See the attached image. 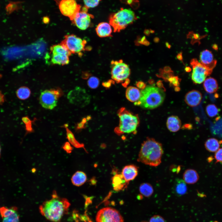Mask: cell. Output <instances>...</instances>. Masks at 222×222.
I'll use <instances>...</instances> for the list:
<instances>
[{
    "label": "cell",
    "instance_id": "obj_1",
    "mask_svg": "<svg viewBox=\"0 0 222 222\" xmlns=\"http://www.w3.org/2000/svg\"><path fill=\"white\" fill-rule=\"evenodd\" d=\"M70 203L66 198L59 196L54 191L51 198L43 203L39 207L41 214L53 222H59L68 212Z\"/></svg>",
    "mask_w": 222,
    "mask_h": 222
},
{
    "label": "cell",
    "instance_id": "obj_2",
    "mask_svg": "<svg viewBox=\"0 0 222 222\" xmlns=\"http://www.w3.org/2000/svg\"><path fill=\"white\" fill-rule=\"evenodd\" d=\"M163 153L162 144L153 138H148L142 144L137 161L146 165L156 167L161 163Z\"/></svg>",
    "mask_w": 222,
    "mask_h": 222
},
{
    "label": "cell",
    "instance_id": "obj_3",
    "mask_svg": "<svg viewBox=\"0 0 222 222\" xmlns=\"http://www.w3.org/2000/svg\"><path fill=\"white\" fill-rule=\"evenodd\" d=\"M165 97V93L162 89L148 86L142 90L140 98L134 104L144 109H154L162 104Z\"/></svg>",
    "mask_w": 222,
    "mask_h": 222
},
{
    "label": "cell",
    "instance_id": "obj_4",
    "mask_svg": "<svg viewBox=\"0 0 222 222\" xmlns=\"http://www.w3.org/2000/svg\"><path fill=\"white\" fill-rule=\"evenodd\" d=\"M117 114L119 123L115 130V133L119 135L136 133L140 121L138 116L124 108H121Z\"/></svg>",
    "mask_w": 222,
    "mask_h": 222
},
{
    "label": "cell",
    "instance_id": "obj_5",
    "mask_svg": "<svg viewBox=\"0 0 222 222\" xmlns=\"http://www.w3.org/2000/svg\"><path fill=\"white\" fill-rule=\"evenodd\" d=\"M137 19V17L133 11L121 8L117 12L111 14L109 17V22L114 32H119L133 23Z\"/></svg>",
    "mask_w": 222,
    "mask_h": 222
},
{
    "label": "cell",
    "instance_id": "obj_6",
    "mask_svg": "<svg viewBox=\"0 0 222 222\" xmlns=\"http://www.w3.org/2000/svg\"><path fill=\"white\" fill-rule=\"evenodd\" d=\"M111 73L112 78L117 83H124L126 85L129 82L128 78L130 74L129 66L121 60L111 62Z\"/></svg>",
    "mask_w": 222,
    "mask_h": 222
},
{
    "label": "cell",
    "instance_id": "obj_7",
    "mask_svg": "<svg viewBox=\"0 0 222 222\" xmlns=\"http://www.w3.org/2000/svg\"><path fill=\"white\" fill-rule=\"evenodd\" d=\"M87 42L86 40L73 34L67 35L61 43L64 45L71 53L77 54L79 56L83 55L85 51Z\"/></svg>",
    "mask_w": 222,
    "mask_h": 222
},
{
    "label": "cell",
    "instance_id": "obj_8",
    "mask_svg": "<svg viewBox=\"0 0 222 222\" xmlns=\"http://www.w3.org/2000/svg\"><path fill=\"white\" fill-rule=\"evenodd\" d=\"M51 61L52 64L64 65L68 64L72 54L62 44H56L50 48Z\"/></svg>",
    "mask_w": 222,
    "mask_h": 222
},
{
    "label": "cell",
    "instance_id": "obj_9",
    "mask_svg": "<svg viewBox=\"0 0 222 222\" xmlns=\"http://www.w3.org/2000/svg\"><path fill=\"white\" fill-rule=\"evenodd\" d=\"M62 93L59 89H47L42 92L39 102L42 107L47 109L52 110L57 105L58 101Z\"/></svg>",
    "mask_w": 222,
    "mask_h": 222
},
{
    "label": "cell",
    "instance_id": "obj_10",
    "mask_svg": "<svg viewBox=\"0 0 222 222\" xmlns=\"http://www.w3.org/2000/svg\"><path fill=\"white\" fill-rule=\"evenodd\" d=\"M67 97L70 103L81 108L88 105L90 101V97L85 90L78 87L70 91Z\"/></svg>",
    "mask_w": 222,
    "mask_h": 222
},
{
    "label": "cell",
    "instance_id": "obj_11",
    "mask_svg": "<svg viewBox=\"0 0 222 222\" xmlns=\"http://www.w3.org/2000/svg\"><path fill=\"white\" fill-rule=\"evenodd\" d=\"M190 63L193 69L191 79L195 84H200L203 82L207 76H209L212 71V70L199 62L196 59H192Z\"/></svg>",
    "mask_w": 222,
    "mask_h": 222
},
{
    "label": "cell",
    "instance_id": "obj_12",
    "mask_svg": "<svg viewBox=\"0 0 222 222\" xmlns=\"http://www.w3.org/2000/svg\"><path fill=\"white\" fill-rule=\"evenodd\" d=\"M96 222H124L119 212L110 208H103L99 211L96 216Z\"/></svg>",
    "mask_w": 222,
    "mask_h": 222
},
{
    "label": "cell",
    "instance_id": "obj_13",
    "mask_svg": "<svg viewBox=\"0 0 222 222\" xmlns=\"http://www.w3.org/2000/svg\"><path fill=\"white\" fill-rule=\"evenodd\" d=\"M56 2L61 14L70 20L81 9L80 5L75 0H59Z\"/></svg>",
    "mask_w": 222,
    "mask_h": 222
},
{
    "label": "cell",
    "instance_id": "obj_14",
    "mask_svg": "<svg viewBox=\"0 0 222 222\" xmlns=\"http://www.w3.org/2000/svg\"><path fill=\"white\" fill-rule=\"evenodd\" d=\"M88 8L83 7L71 20L72 23L79 29L85 30L91 24V19L93 16L88 13Z\"/></svg>",
    "mask_w": 222,
    "mask_h": 222
},
{
    "label": "cell",
    "instance_id": "obj_15",
    "mask_svg": "<svg viewBox=\"0 0 222 222\" xmlns=\"http://www.w3.org/2000/svg\"><path fill=\"white\" fill-rule=\"evenodd\" d=\"M200 60L202 64L212 70L215 67L217 63L212 52L208 50H204L201 52Z\"/></svg>",
    "mask_w": 222,
    "mask_h": 222
},
{
    "label": "cell",
    "instance_id": "obj_16",
    "mask_svg": "<svg viewBox=\"0 0 222 222\" xmlns=\"http://www.w3.org/2000/svg\"><path fill=\"white\" fill-rule=\"evenodd\" d=\"M201 93L196 90H192L188 92L185 95V101L189 106L195 107L200 103L202 99Z\"/></svg>",
    "mask_w": 222,
    "mask_h": 222
},
{
    "label": "cell",
    "instance_id": "obj_17",
    "mask_svg": "<svg viewBox=\"0 0 222 222\" xmlns=\"http://www.w3.org/2000/svg\"><path fill=\"white\" fill-rule=\"evenodd\" d=\"M138 168L134 165H129L125 166L123 168L121 174L126 181L129 183L134 180L137 176Z\"/></svg>",
    "mask_w": 222,
    "mask_h": 222
},
{
    "label": "cell",
    "instance_id": "obj_18",
    "mask_svg": "<svg viewBox=\"0 0 222 222\" xmlns=\"http://www.w3.org/2000/svg\"><path fill=\"white\" fill-rule=\"evenodd\" d=\"M128 183L121 173L116 174L112 178L113 189L116 191H120L125 189L127 187Z\"/></svg>",
    "mask_w": 222,
    "mask_h": 222
},
{
    "label": "cell",
    "instance_id": "obj_19",
    "mask_svg": "<svg viewBox=\"0 0 222 222\" xmlns=\"http://www.w3.org/2000/svg\"><path fill=\"white\" fill-rule=\"evenodd\" d=\"M96 31L98 36L101 38L110 37L112 36V27L107 22L100 23L96 28Z\"/></svg>",
    "mask_w": 222,
    "mask_h": 222
},
{
    "label": "cell",
    "instance_id": "obj_20",
    "mask_svg": "<svg viewBox=\"0 0 222 222\" xmlns=\"http://www.w3.org/2000/svg\"><path fill=\"white\" fill-rule=\"evenodd\" d=\"M199 178V175L195 170L188 169L184 172L183 179L188 184H193L196 183Z\"/></svg>",
    "mask_w": 222,
    "mask_h": 222
},
{
    "label": "cell",
    "instance_id": "obj_21",
    "mask_svg": "<svg viewBox=\"0 0 222 222\" xmlns=\"http://www.w3.org/2000/svg\"><path fill=\"white\" fill-rule=\"evenodd\" d=\"M173 190L174 192L178 196H181L185 194L187 192L186 183L183 179H177L174 183Z\"/></svg>",
    "mask_w": 222,
    "mask_h": 222
},
{
    "label": "cell",
    "instance_id": "obj_22",
    "mask_svg": "<svg viewBox=\"0 0 222 222\" xmlns=\"http://www.w3.org/2000/svg\"><path fill=\"white\" fill-rule=\"evenodd\" d=\"M166 124L168 129L170 131L176 132L180 129L181 123L178 117L171 116L168 118Z\"/></svg>",
    "mask_w": 222,
    "mask_h": 222
},
{
    "label": "cell",
    "instance_id": "obj_23",
    "mask_svg": "<svg viewBox=\"0 0 222 222\" xmlns=\"http://www.w3.org/2000/svg\"><path fill=\"white\" fill-rule=\"evenodd\" d=\"M141 92L136 87L133 86L128 87L126 90L125 96L130 101L134 103L138 101L140 97Z\"/></svg>",
    "mask_w": 222,
    "mask_h": 222
},
{
    "label": "cell",
    "instance_id": "obj_24",
    "mask_svg": "<svg viewBox=\"0 0 222 222\" xmlns=\"http://www.w3.org/2000/svg\"><path fill=\"white\" fill-rule=\"evenodd\" d=\"M203 86L205 91L209 93L216 92L218 89L217 81L214 78L209 77L204 80Z\"/></svg>",
    "mask_w": 222,
    "mask_h": 222
},
{
    "label": "cell",
    "instance_id": "obj_25",
    "mask_svg": "<svg viewBox=\"0 0 222 222\" xmlns=\"http://www.w3.org/2000/svg\"><path fill=\"white\" fill-rule=\"evenodd\" d=\"M87 179V175L84 172L77 171L72 176L71 181L73 184L79 187L84 184Z\"/></svg>",
    "mask_w": 222,
    "mask_h": 222
},
{
    "label": "cell",
    "instance_id": "obj_26",
    "mask_svg": "<svg viewBox=\"0 0 222 222\" xmlns=\"http://www.w3.org/2000/svg\"><path fill=\"white\" fill-rule=\"evenodd\" d=\"M67 124H65L63 125L66 131L67 138L69 142L73 146L76 148H83L86 152L84 147V145L83 143L79 142L76 139L74 135L71 130L68 127Z\"/></svg>",
    "mask_w": 222,
    "mask_h": 222
},
{
    "label": "cell",
    "instance_id": "obj_27",
    "mask_svg": "<svg viewBox=\"0 0 222 222\" xmlns=\"http://www.w3.org/2000/svg\"><path fill=\"white\" fill-rule=\"evenodd\" d=\"M220 146V142L215 138H210L205 143L206 149L210 152H216L219 149Z\"/></svg>",
    "mask_w": 222,
    "mask_h": 222
},
{
    "label": "cell",
    "instance_id": "obj_28",
    "mask_svg": "<svg viewBox=\"0 0 222 222\" xmlns=\"http://www.w3.org/2000/svg\"><path fill=\"white\" fill-rule=\"evenodd\" d=\"M139 190L141 194L146 197L151 196L154 192L152 186L150 183H147L141 184L139 187Z\"/></svg>",
    "mask_w": 222,
    "mask_h": 222
},
{
    "label": "cell",
    "instance_id": "obj_29",
    "mask_svg": "<svg viewBox=\"0 0 222 222\" xmlns=\"http://www.w3.org/2000/svg\"><path fill=\"white\" fill-rule=\"evenodd\" d=\"M29 88L26 86H22L18 88L16 92L17 97L19 99L24 100L28 98L31 95Z\"/></svg>",
    "mask_w": 222,
    "mask_h": 222
},
{
    "label": "cell",
    "instance_id": "obj_30",
    "mask_svg": "<svg viewBox=\"0 0 222 222\" xmlns=\"http://www.w3.org/2000/svg\"><path fill=\"white\" fill-rule=\"evenodd\" d=\"M15 207L8 208L5 207H0V214L2 218L7 217L17 211Z\"/></svg>",
    "mask_w": 222,
    "mask_h": 222
},
{
    "label": "cell",
    "instance_id": "obj_31",
    "mask_svg": "<svg viewBox=\"0 0 222 222\" xmlns=\"http://www.w3.org/2000/svg\"><path fill=\"white\" fill-rule=\"evenodd\" d=\"M206 110L208 115L210 117H213L216 116L219 112L218 109L213 104H210L207 105L206 108Z\"/></svg>",
    "mask_w": 222,
    "mask_h": 222
},
{
    "label": "cell",
    "instance_id": "obj_32",
    "mask_svg": "<svg viewBox=\"0 0 222 222\" xmlns=\"http://www.w3.org/2000/svg\"><path fill=\"white\" fill-rule=\"evenodd\" d=\"M20 2H12L8 4L6 7L7 14H10L14 11L18 10L20 7Z\"/></svg>",
    "mask_w": 222,
    "mask_h": 222
},
{
    "label": "cell",
    "instance_id": "obj_33",
    "mask_svg": "<svg viewBox=\"0 0 222 222\" xmlns=\"http://www.w3.org/2000/svg\"><path fill=\"white\" fill-rule=\"evenodd\" d=\"M88 86L91 88L95 89L97 88L99 84V79L96 77H90L87 81Z\"/></svg>",
    "mask_w": 222,
    "mask_h": 222
},
{
    "label": "cell",
    "instance_id": "obj_34",
    "mask_svg": "<svg viewBox=\"0 0 222 222\" xmlns=\"http://www.w3.org/2000/svg\"><path fill=\"white\" fill-rule=\"evenodd\" d=\"M85 6L88 8H94L98 5L101 0H83Z\"/></svg>",
    "mask_w": 222,
    "mask_h": 222
},
{
    "label": "cell",
    "instance_id": "obj_35",
    "mask_svg": "<svg viewBox=\"0 0 222 222\" xmlns=\"http://www.w3.org/2000/svg\"><path fill=\"white\" fill-rule=\"evenodd\" d=\"M173 72H165L163 70L161 69L159 70V73L157 76L162 78L166 81H167L168 79L171 76H174Z\"/></svg>",
    "mask_w": 222,
    "mask_h": 222
},
{
    "label": "cell",
    "instance_id": "obj_36",
    "mask_svg": "<svg viewBox=\"0 0 222 222\" xmlns=\"http://www.w3.org/2000/svg\"><path fill=\"white\" fill-rule=\"evenodd\" d=\"M171 84L175 87L179 86L180 84V79L178 76H172L170 77L168 80Z\"/></svg>",
    "mask_w": 222,
    "mask_h": 222
},
{
    "label": "cell",
    "instance_id": "obj_37",
    "mask_svg": "<svg viewBox=\"0 0 222 222\" xmlns=\"http://www.w3.org/2000/svg\"><path fill=\"white\" fill-rule=\"evenodd\" d=\"M215 158L216 161V163L222 162V148L219 149L216 152Z\"/></svg>",
    "mask_w": 222,
    "mask_h": 222
},
{
    "label": "cell",
    "instance_id": "obj_38",
    "mask_svg": "<svg viewBox=\"0 0 222 222\" xmlns=\"http://www.w3.org/2000/svg\"><path fill=\"white\" fill-rule=\"evenodd\" d=\"M149 222H165V221L161 216L155 215L150 218Z\"/></svg>",
    "mask_w": 222,
    "mask_h": 222
},
{
    "label": "cell",
    "instance_id": "obj_39",
    "mask_svg": "<svg viewBox=\"0 0 222 222\" xmlns=\"http://www.w3.org/2000/svg\"><path fill=\"white\" fill-rule=\"evenodd\" d=\"M62 148L68 153H71L73 150L71 144L68 142H66L64 143L62 146Z\"/></svg>",
    "mask_w": 222,
    "mask_h": 222
},
{
    "label": "cell",
    "instance_id": "obj_40",
    "mask_svg": "<svg viewBox=\"0 0 222 222\" xmlns=\"http://www.w3.org/2000/svg\"><path fill=\"white\" fill-rule=\"evenodd\" d=\"M136 85L139 88L142 90L146 87V84L144 82L141 81H139L137 82Z\"/></svg>",
    "mask_w": 222,
    "mask_h": 222
},
{
    "label": "cell",
    "instance_id": "obj_41",
    "mask_svg": "<svg viewBox=\"0 0 222 222\" xmlns=\"http://www.w3.org/2000/svg\"><path fill=\"white\" fill-rule=\"evenodd\" d=\"M176 57L177 59L182 61H183V57L182 56V52H181L179 53L177 55Z\"/></svg>",
    "mask_w": 222,
    "mask_h": 222
},
{
    "label": "cell",
    "instance_id": "obj_42",
    "mask_svg": "<svg viewBox=\"0 0 222 222\" xmlns=\"http://www.w3.org/2000/svg\"><path fill=\"white\" fill-rule=\"evenodd\" d=\"M163 70L166 72H173V71H172L171 70V68H170L169 67H165L164 68Z\"/></svg>",
    "mask_w": 222,
    "mask_h": 222
},
{
    "label": "cell",
    "instance_id": "obj_43",
    "mask_svg": "<svg viewBox=\"0 0 222 222\" xmlns=\"http://www.w3.org/2000/svg\"><path fill=\"white\" fill-rule=\"evenodd\" d=\"M4 101L3 95L0 92V104L3 103Z\"/></svg>",
    "mask_w": 222,
    "mask_h": 222
},
{
    "label": "cell",
    "instance_id": "obj_44",
    "mask_svg": "<svg viewBox=\"0 0 222 222\" xmlns=\"http://www.w3.org/2000/svg\"><path fill=\"white\" fill-rule=\"evenodd\" d=\"M144 33L146 35L149 36L150 33V30L148 29H146L144 31Z\"/></svg>",
    "mask_w": 222,
    "mask_h": 222
},
{
    "label": "cell",
    "instance_id": "obj_45",
    "mask_svg": "<svg viewBox=\"0 0 222 222\" xmlns=\"http://www.w3.org/2000/svg\"><path fill=\"white\" fill-rule=\"evenodd\" d=\"M157 85L159 88L163 87V84L161 81H159L157 82Z\"/></svg>",
    "mask_w": 222,
    "mask_h": 222
},
{
    "label": "cell",
    "instance_id": "obj_46",
    "mask_svg": "<svg viewBox=\"0 0 222 222\" xmlns=\"http://www.w3.org/2000/svg\"><path fill=\"white\" fill-rule=\"evenodd\" d=\"M185 69L186 72H189L191 71V69L189 67H186Z\"/></svg>",
    "mask_w": 222,
    "mask_h": 222
},
{
    "label": "cell",
    "instance_id": "obj_47",
    "mask_svg": "<svg viewBox=\"0 0 222 222\" xmlns=\"http://www.w3.org/2000/svg\"><path fill=\"white\" fill-rule=\"evenodd\" d=\"M154 41L155 43H158L159 41V39L158 38L156 37L154 39Z\"/></svg>",
    "mask_w": 222,
    "mask_h": 222
},
{
    "label": "cell",
    "instance_id": "obj_48",
    "mask_svg": "<svg viewBox=\"0 0 222 222\" xmlns=\"http://www.w3.org/2000/svg\"><path fill=\"white\" fill-rule=\"evenodd\" d=\"M166 47L168 48H170L171 47V45L168 42L166 43Z\"/></svg>",
    "mask_w": 222,
    "mask_h": 222
},
{
    "label": "cell",
    "instance_id": "obj_49",
    "mask_svg": "<svg viewBox=\"0 0 222 222\" xmlns=\"http://www.w3.org/2000/svg\"><path fill=\"white\" fill-rule=\"evenodd\" d=\"M2 222H8L6 218H3V220Z\"/></svg>",
    "mask_w": 222,
    "mask_h": 222
},
{
    "label": "cell",
    "instance_id": "obj_50",
    "mask_svg": "<svg viewBox=\"0 0 222 222\" xmlns=\"http://www.w3.org/2000/svg\"><path fill=\"white\" fill-rule=\"evenodd\" d=\"M150 32L151 33H154V31L153 30L150 29Z\"/></svg>",
    "mask_w": 222,
    "mask_h": 222
},
{
    "label": "cell",
    "instance_id": "obj_51",
    "mask_svg": "<svg viewBox=\"0 0 222 222\" xmlns=\"http://www.w3.org/2000/svg\"><path fill=\"white\" fill-rule=\"evenodd\" d=\"M1 148L0 146V155H1Z\"/></svg>",
    "mask_w": 222,
    "mask_h": 222
},
{
    "label": "cell",
    "instance_id": "obj_52",
    "mask_svg": "<svg viewBox=\"0 0 222 222\" xmlns=\"http://www.w3.org/2000/svg\"></svg>",
    "mask_w": 222,
    "mask_h": 222
}]
</instances>
